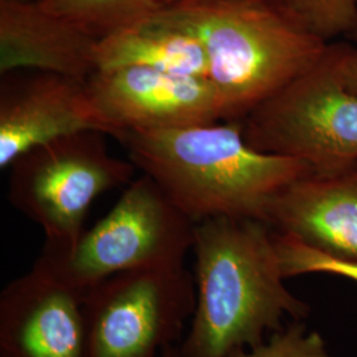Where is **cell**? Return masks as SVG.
Returning a JSON list of instances; mask_svg holds the SVG:
<instances>
[{"label": "cell", "mask_w": 357, "mask_h": 357, "mask_svg": "<svg viewBox=\"0 0 357 357\" xmlns=\"http://www.w3.org/2000/svg\"><path fill=\"white\" fill-rule=\"evenodd\" d=\"M196 307L178 345L183 357H227L262 344L284 320H305L310 306L286 286L273 229L248 217L195 224Z\"/></svg>", "instance_id": "1"}, {"label": "cell", "mask_w": 357, "mask_h": 357, "mask_svg": "<svg viewBox=\"0 0 357 357\" xmlns=\"http://www.w3.org/2000/svg\"><path fill=\"white\" fill-rule=\"evenodd\" d=\"M114 138L137 169L195 222L216 216L262 221L274 196L312 172L302 160L250 146L243 121L122 131Z\"/></svg>", "instance_id": "2"}, {"label": "cell", "mask_w": 357, "mask_h": 357, "mask_svg": "<svg viewBox=\"0 0 357 357\" xmlns=\"http://www.w3.org/2000/svg\"><path fill=\"white\" fill-rule=\"evenodd\" d=\"M204 48L224 121H243L315 64L328 41L282 0H184L163 6Z\"/></svg>", "instance_id": "3"}, {"label": "cell", "mask_w": 357, "mask_h": 357, "mask_svg": "<svg viewBox=\"0 0 357 357\" xmlns=\"http://www.w3.org/2000/svg\"><path fill=\"white\" fill-rule=\"evenodd\" d=\"M352 47L331 41L310 69L246 115L248 143L302 160L317 174L357 166V91L348 72Z\"/></svg>", "instance_id": "4"}, {"label": "cell", "mask_w": 357, "mask_h": 357, "mask_svg": "<svg viewBox=\"0 0 357 357\" xmlns=\"http://www.w3.org/2000/svg\"><path fill=\"white\" fill-rule=\"evenodd\" d=\"M195 224L153 178L142 174L76 243H45L38 259L65 283L88 290L126 271L184 266Z\"/></svg>", "instance_id": "5"}, {"label": "cell", "mask_w": 357, "mask_h": 357, "mask_svg": "<svg viewBox=\"0 0 357 357\" xmlns=\"http://www.w3.org/2000/svg\"><path fill=\"white\" fill-rule=\"evenodd\" d=\"M105 137L97 130L69 134L29 150L10 167L8 200L43 229L45 243L73 245L94 202L135 178L137 167L109 153Z\"/></svg>", "instance_id": "6"}, {"label": "cell", "mask_w": 357, "mask_h": 357, "mask_svg": "<svg viewBox=\"0 0 357 357\" xmlns=\"http://www.w3.org/2000/svg\"><path fill=\"white\" fill-rule=\"evenodd\" d=\"M196 307L184 266L116 274L85 291L90 357H158L178 344Z\"/></svg>", "instance_id": "7"}, {"label": "cell", "mask_w": 357, "mask_h": 357, "mask_svg": "<svg viewBox=\"0 0 357 357\" xmlns=\"http://www.w3.org/2000/svg\"><path fill=\"white\" fill-rule=\"evenodd\" d=\"M94 114L107 135L158 131L224 121L213 85L144 66L98 69L86 79Z\"/></svg>", "instance_id": "8"}, {"label": "cell", "mask_w": 357, "mask_h": 357, "mask_svg": "<svg viewBox=\"0 0 357 357\" xmlns=\"http://www.w3.org/2000/svg\"><path fill=\"white\" fill-rule=\"evenodd\" d=\"M85 291L38 258L0 294V357H90Z\"/></svg>", "instance_id": "9"}, {"label": "cell", "mask_w": 357, "mask_h": 357, "mask_svg": "<svg viewBox=\"0 0 357 357\" xmlns=\"http://www.w3.org/2000/svg\"><path fill=\"white\" fill-rule=\"evenodd\" d=\"M84 130L106 134L91 107L86 81L38 70L1 75V169L38 146Z\"/></svg>", "instance_id": "10"}, {"label": "cell", "mask_w": 357, "mask_h": 357, "mask_svg": "<svg viewBox=\"0 0 357 357\" xmlns=\"http://www.w3.org/2000/svg\"><path fill=\"white\" fill-rule=\"evenodd\" d=\"M262 221L324 255L357 261V166L296 178L273 197Z\"/></svg>", "instance_id": "11"}, {"label": "cell", "mask_w": 357, "mask_h": 357, "mask_svg": "<svg viewBox=\"0 0 357 357\" xmlns=\"http://www.w3.org/2000/svg\"><path fill=\"white\" fill-rule=\"evenodd\" d=\"M98 38L36 0H0V73L38 70L86 81Z\"/></svg>", "instance_id": "12"}, {"label": "cell", "mask_w": 357, "mask_h": 357, "mask_svg": "<svg viewBox=\"0 0 357 357\" xmlns=\"http://www.w3.org/2000/svg\"><path fill=\"white\" fill-rule=\"evenodd\" d=\"M97 63L98 69L144 66L181 76H208L203 44L163 7L101 38Z\"/></svg>", "instance_id": "13"}, {"label": "cell", "mask_w": 357, "mask_h": 357, "mask_svg": "<svg viewBox=\"0 0 357 357\" xmlns=\"http://www.w3.org/2000/svg\"><path fill=\"white\" fill-rule=\"evenodd\" d=\"M101 40L163 7V0H36Z\"/></svg>", "instance_id": "14"}, {"label": "cell", "mask_w": 357, "mask_h": 357, "mask_svg": "<svg viewBox=\"0 0 357 357\" xmlns=\"http://www.w3.org/2000/svg\"><path fill=\"white\" fill-rule=\"evenodd\" d=\"M273 237L284 280L307 274H327L357 283V261L324 255L293 236L275 230Z\"/></svg>", "instance_id": "15"}, {"label": "cell", "mask_w": 357, "mask_h": 357, "mask_svg": "<svg viewBox=\"0 0 357 357\" xmlns=\"http://www.w3.org/2000/svg\"><path fill=\"white\" fill-rule=\"evenodd\" d=\"M184 0H163V6ZM317 36L326 41L347 38L356 24L357 0H282Z\"/></svg>", "instance_id": "16"}, {"label": "cell", "mask_w": 357, "mask_h": 357, "mask_svg": "<svg viewBox=\"0 0 357 357\" xmlns=\"http://www.w3.org/2000/svg\"><path fill=\"white\" fill-rule=\"evenodd\" d=\"M227 357H333L319 332L308 331L303 320H293L262 344L237 348Z\"/></svg>", "instance_id": "17"}, {"label": "cell", "mask_w": 357, "mask_h": 357, "mask_svg": "<svg viewBox=\"0 0 357 357\" xmlns=\"http://www.w3.org/2000/svg\"><path fill=\"white\" fill-rule=\"evenodd\" d=\"M160 357H183L178 344L168 345L160 354Z\"/></svg>", "instance_id": "18"}, {"label": "cell", "mask_w": 357, "mask_h": 357, "mask_svg": "<svg viewBox=\"0 0 357 357\" xmlns=\"http://www.w3.org/2000/svg\"><path fill=\"white\" fill-rule=\"evenodd\" d=\"M348 38V40L352 43V44H355L357 47V20H356V24H355V26L352 28V31H351V33L347 36Z\"/></svg>", "instance_id": "19"}]
</instances>
